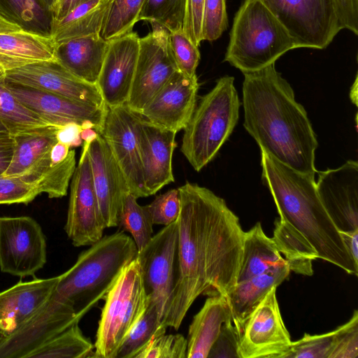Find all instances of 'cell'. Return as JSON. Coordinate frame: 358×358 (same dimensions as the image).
Here are the masks:
<instances>
[{
	"label": "cell",
	"mask_w": 358,
	"mask_h": 358,
	"mask_svg": "<svg viewBox=\"0 0 358 358\" xmlns=\"http://www.w3.org/2000/svg\"><path fill=\"white\" fill-rule=\"evenodd\" d=\"M58 127L48 126L12 134L13 154L5 176H24L57 142Z\"/></svg>",
	"instance_id": "obj_29"
},
{
	"label": "cell",
	"mask_w": 358,
	"mask_h": 358,
	"mask_svg": "<svg viewBox=\"0 0 358 358\" xmlns=\"http://www.w3.org/2000/svg\"><path fill=\"white\" fill-rule=\"evenodd\" d=\"M12 138V134L9 129L4 124H0V141H4Z\"/></svg>",
	"instance_id": "obj_56"
},
{
	"label": "cell",
	"mask_w": 358,
	"mask_h": 358,
	"mask_svg": "<svg viewBox=\"0 0 358 358\" xmlns=\"http://www.w3.org/2000/svg\"><path fill=\"white\" fill-rule=\"evenodd\" d=\"M228 24L225 0H205L202 23L203 41L220 37Z\"/></svg>",
	"instance_id": "obj_44"
},
{
	"label": "cell",
	"mask_w": 358,
	"mask_h": 358,
	"mask_svg": "<svg viewBox=\"0 0 358 358\" xmlns=\"http://www.w3.org/2000/svg\"><path fill=\"white\" fill-rule=\"evenodd\" d=\"M145 0H112L108 10L101 37L109 41L133 31Z\"/></svg>",
	"instance_id": "obj_37"
},
{
	"label": "cell",
	"mask_w": 358,
	"mask_h": 358,
	"mask_svg": "<svg viewBox=\"0 0 358 358\" xmlns=\"http://www.w3.org/2000/svg\"><path fill=\"white\" fill-rule=\"evenodd\" d=\"M60 0H55V3H54V6L50 11V13L52 12V10L55 8V6L57 5V3H59Z\"/></svg>",
	"instance_id": "obj_57"
},
{
	"label": "cell",
	"mask_w": 358,
	"mask_h": 358,
	"mask_svg": "<svg viewBox=\"0 0 358 358\" xmlns=\"http://www.w3.org/2000/svg\"><path fill=\"white\" fill-rule=\"evenodd\" d=\"M274 224L272 238L280 252L287 261L290 271L306 275H313L312 262L317 259L313 248L294 229L279 217L275 220Z\"/></svg>",
	"instance_id": "obj_31"
},
{
	"label": "cell",
	"mask_w": 358,
	"mask_h": 358,
	"mask_svg": "<svg viewBox=\"0 0 358 358\" xmlns=\"http://www.w3.org/2000/svg\"><path fill=\"white\" fill-rule=\"evenodd\" d=\"M142 117L127 103L108 108L100 134L122 171L130 192L147 196L141 159L139 132Z\"/></svg>",
	"instance_id": "obj_12"
},
{
	"label": "cell",
	"mask_w": 358,
	"mask_h": 358,
	"mask_svg": "<svg viewBox=\"0 0 358 358\" xmlns=\"http://www.w3.org/2000/svg\"><path fill=\"white\" fill-rule=\"evenodd\" d=\"M234 82L229 76L218 79L184 129L180 151L198 172L215 158L237 124L241 103Z\"/></svg>",
	"instance_id": "obj_6"
},
{
	"label": "cell",
	"mask_w": 358,
	"mask_h": 358,
	"mask_svg": "<svg viewBox=\"0 0 358 358\" xmlns=\"http://www.w3.org/2000/svg\"><path fill=\"white\" fill-rule=\"evenodd\" d=\"M131 193L123 198L118 217V226L129 232L138 251L142 250L152 237L153 222L147 206H141Z\"/></svg>",
	"instance_id": "obj_34"
},
{
	"label": "cell",
	"mask_w": 358,
	"mask_h": 358,
	"mask_svg": "<svg viewBox=\"0 0 358 358\" xmlns=\"http://www.w3.org/2000/svg\"><path fill=\"white\" fill-rule=\"evenodd\" d=\"M358 311L345 324L334 330V338L329 358H357Z\"/></svg>",
	"instance_id": "obj_42"
},
{
	"label": "cell",
	"mask_w": 358,
	"mask_h": 358,
	"mask_svg": "<svg viewBox=\"0 0 358 358\" xmlns=\"http://www.w3.org/2000/svg\"><path fill=\"white\" fill-rule=\"evenodd\" d=\"M83 128L76 122H69L59 126L56 130V138L58 142L64 143L71 148L83 144L80 133Z\"/></svg>",
	"instance_id": "obj_49"
},
{
	"label": "cell",
	"mask_w": 358,
	"mask_h": 358,
	"mask_svg": "<svg viewBox=\"0 0 358 358\" xmlns=\"http://www.w3.org/2000/svg\"><path fill=\"white\" fill-rule=\"evenodd\" d=\"M343 29L358 34V0H335Z\"/></svg>",
	"instance_id": "obj_48"
},
{
	"label": "cell",
	"mask_w": 358,
	"mask_h": 358,
	"mask_svg": "<svg viewBox=\"0 0 358 358\" xmlns=\"http://www.w3.org/2000/svg\"><path fill=\"white\" fill-rule=\"evenodd\" d=\"M3 337L2 334L0 333V338Z\"/></svg>",
	"instance_id": "obj_60"
},
{
	"label": "cell",
	"mask_w": 358,
	"mask_h": 358,
	"mask_svg": "<svg viewBox=\"0 0 358 358\" xmlns=\"http://www.w3.org/2000/svg\"><path fill=\"white\" fill-rule=\"evenodd\" d=\"M6 82L99 107L106 104L96 85L68 71L57 59L28 64L6 71Z\"/></svg>",
	"instance_id": "obj_13"
},
{
	"label": "cell",
	"mask_w": 358,
	"mask_h": 358,
	"mask_svg": "<svg viewBox=\"0 0 358 358\" xmlns=\"http://www.w3.org/2000/svg\"><path fill=\"white\" fill-rule=\"evenodd\" d=\"M89 0H60L50 13L51 21L62 18L75 7Z\"/></svg>",
	"instance_id": "obj_50"
},
{
	"label": "cell",
	"mask_w": 358,
	"mask_h": 358,
	"mask_svg": "<svg viewBox=\"0 0 358 358\" xmlns=\"http://www.w3.org/2000/svg\"><path fill=\"white\" fill-rule=\"evenodd\" d=\"M94 187L87 153L78 162L71 180L70 197L64 230L76 247L90 246L99 241L106 229Z\"/></svg>",
	"instance_id": "obj_14"
},
{
	"label": "cell",
	"mask_w": 358,
	"mask_h": 358,
	"mask_svg": "<svg viewBox=\"0 0 358 358\" xmlns=\"http://www.w3.org/2000/svg\"><path fill=\"white\" fill-rule=\"evenodd\" d=\"M0 120L9 129L11 134L19 131L51 125L23 105L9 91L4 76L0 78Z\"/></svg>",
	"instance_id": "obj_35"
},
{
	"label": "cell",
	"mask_w": 358,
	"mask_h": 358,
	"mask_svg": "<svg viewBox=\"0 0 358 358\" xmlns=\"http://www.w3.org/2000/svg\"><path fill=\"white\" fill-rule=\"evenodd\" d=\"M13 154V138L0 141V176L8 168Z\"/></svg>",
	"instance_id": "obj_51"
},
{
	"label": "cell",
	"mask_w": 358,
	"mask_h": 358,
	"mask_svg": "<svg viewBox=\"0 0 358 358\" xmlns=\"http://www.w3.org/2000/svg\"><path fill=\"white\" fill-rule=\"evenodd\" d=\"M46 238L29 216L0 217V270L13 276L34 275L47 262Z\"/></svg>",
	"instance_id": "obj_10"
},
{
	"label": "cell",
	"mask_w": 358,
	"mask_h": 358,
	"mask_svg": "<svg viewBox=\"0 0 358 358\" xmlns=\"http://www.w3.org/2000/svg\"><path fill=\"white\" fill-rule=\"evenodd\" d=\"M276 288L268 292L245 322L240 358H280L289 349L292 341L280 314Z\"/></svg>",
	"instance_id": "obj_15"
},
{
	"label": "cell",
	"mask_w": 358,
	"mask_h": 358,
	"mask_svg": "<svg viewBox=\"0 0 358 358\" xmlns=\"http://www.w3.org/2000/svg\"><path fill=\"white\" fill-rule=\"evenodd\" d=\"M150 24L152 31L139 38L138 59L127 102L138 113L178 71L170 49L169 31L157 22Z\"/></svg>",
	"instance_id": "obj_9"
},
{
	"label": "cell",
	"mask_w": 358,
	"mask_h": 358,
	"mask_svg": "<svg viewBox=\"0 0 358 358\" xmlns=\"http://www.w3.org/2000/svg\"><path fill=\"white\" fill-rule=\"evenodd\" d=\"M205 0H186L183 31L196 45L202 39V23Z\"/></svg>",
	"instance_id": "obj_47"
},
{
	"label": "cell",
	"mask_w": 358,
	"mask_h": 358,
	"mask_svg": "<svg viewBox=\"0 0 358 358\" xmlns=\"http://www.w3.org/2000/svg\"><path fill=\"white\" fill-rule=\"evenodd\" d=\"M112 0H89L72 9L59 20H52L50 36L59 43L101 34Z\"/></svg>",
	"instance_id": "obj_27"
},
{
	"label": "cell",
	"mask_w": 358,
	"mask_h": 358,
	"mask_svg": "<svg viewBox=\"0 0 358 358\" xmlns=\"http://www.w3.org/2000/svg\"><path fill=\"white\" fill-rule=\"evenodd\" d=\"M288 266L273 269L236 282L226 295L232 323L241 336L252 312L273 287H277L289 275Z\"/></svg>",
	"instance_id": "obj_24"
},
{
	"label": "cell",
	"mask_w": 358,
	"mask_h": 358,
	"mask_svg": "<svg viewBox=\"0 0 358 358\" xmlns=\"http://www.w3.org/2000/svg\"><path fill=\"white\" fill-rule=\"evenodd\" d=\"M0 13L23 29L50 35L51 17L34 0H0Z\"/></svg>",
	"instance_id": "obj_36"
},
{
	"label": "cell",
	"mask_w": 358,
	"mask_h": 358,
	"mask_svg": "<svg viewBox=\"0 0 358 358\" xmlns=\"http://www.w3.org/2000/svg\"><path fill=\"white\" fill-rule=\"evenodd\" d=\"M165 334L152 336L135 358H187V339L179 334Z\"/></svg>",
	"instance_id": "obj_40"
},
{
	"label": "cell",
	"mask_w": 358,
	"mask_h": 358,
	"mask_svg": "<svg viewBox=\"0 0 358 358\" xmlns=\"http://www.w3.org/2000/svg\"><path fill=\"white\" fill-rule=\"evenodd\" d=\"M178 191L177 278L162 320L176 330L199 295L226 296L236 284L245 236L222 198L189 182Z\"/></svg>",
	"instance_id": "obj_1"
},
{
	"label": "cell",
	"mask_w": 358,
	"mask_h": 358,
	"mask_svg": "<svg viewBox=\"0 0 358 358\" xmlns=\"http://www.w3.org/2000/svg\"><path fill=\"white\" fill-rule=\"evenodd\" d=\"M34 1L50 16L55 0H34Z\"/></svg>",
	"instance_id": "obj_55"
},
{
	"label": "cell",
	"mask_w": 358,
	"mask_h": 358,
	"mask_svg": "<svg viewBox=\"0 0 358 358\" xmlns=\"http://www.w3.org/2000/svg\"><path fill=\"white\" fill-rule=\"evenodd\" d=\"M107 46L100 34H92L56 44L55 57L73 75L96 85Z\"/></svg>",
	"instance_id": "obj_23"
},
{
	"label": "cell",
	"mask_w": 358,
	"mask_h": 358,
	"mask_svg": "<svg viewBox=\"0 0 358 358\" xmlns=\"http://www.w3.org/2000/svg\"><path fill=\"white\" fill-rule=\"evenodd\" d=\"M243 126L260 150L315 178L318 143L307 113L275 64L244 73Z\"/></svg>",
	"instance_id": "obj_3"
},
{
	"label": "cell",
	"mask_w": 358,
	"mask_h": 358,
	"mask_svg": "<svg viewBox=\"0 0 358 358\" xmlns=\"http://www.w3.org/2000/svg\"><path fill=\"white\" fill-rule=\"evenodd\" d=\"M4 76V71L0 67V78Z\"/></svg>",
	"instance_id": "obj_58"
},
{
	"label": "cell",
	"mask_w": 358,
	"mask_h": 358,
	"mask_svg": "<svg viewBox=\"0 0 358 358\" xmlns=\"http://www.w3.org/2000/svg\"><path fill=\"white\" fill-rule=\"evenodd\" d=\"M317 173L318 196L338 230H358L357 162L350 159L336 169Z\"/></svg>",
	"instance_id": "obj_16"
},
{
	"label": "cell",
	"mask_w": 358,
	"mask_h": 358,
	"mask_svg": "<svg viewBox=\"0 0 358 358\" xmlns=\"http://www.w3.org/2000/svg\"><path fill=\"white\" fill-rule=\"evenodd\" d=\"M340 233L350 255L358 265V230Z\"/></svg>",
	"instance_id": "obj_52"
},
{
	"label": "cell",
	"mask_w": 358,
	"mask_h": 358,
	"mask_svg": "<svg viewBox=\"0 0 358 358\" xmlns=\"http://www.w3.org/2000/svg\"><path fill=\"white\" fill-rule=\"evenodd\" d=\"M18 24L8 20L0 13V33L10 32L20 30Z\"/></svg>",
	"instance_id": "obj_54"
},
{
	"label": "cell",
	"mask_w": 358,
	"mask_h": 358,
	"mask_svg": "<svg viewBox=\"0 0 358 358\" xmlns=\"http://www.w3.org/2000/svg\"><path fill=\"white\" fill-rule=\"evenodd\" d=\"M294 48L288 31L260 0H244L234 18L224 61L244 74L275 64Z\"/></svg>",
	"instance_id": "obj_5"
},
{
	"label": "cell",
	"mask_w": 358,
	"mask_h": 358,
	"mask_svg": "<svg viewBox=\"0 0 358 358\" xmlns=\"http://www.w3.org/2000/svg\"><path fill=\"white\" fill-rule=\"evenodd\" d=\"M170 49L178 71L187 76H195L200 60V52L185 34L183 29L169 32Z\"/></svg>",
	"instance_id": "obj_39"
},
{
	"label": "cell",
	"mask_w": 358,
	"mask_h": 358,
	"mask_svg": "<svg viewBox=\"0 0 358 358\" xmlns=\"http://www.w3.org/2000/svg\"><path fill=\"white\" fill-rule=\"evenodd\" d=\"M76 164L74 149H71L66 159L57 163L51 161L50 152L22 178L34 184L41 194L45 193L49 198H61L67 194Z\"/></svg>",
	"instance_id": "obj_30"
},
{
	"label": "cell",
	"mask_w": 358,
	"mask_h": 358,
	"mask_svg": "<svg viewBox=\"0 0 358 358\" xmlns=\"http://www.w3.org/2000/svg\"><path fill=\"white\" fill-rule=\"evenodd\" d=\"M261 166L262 181L271 192L279 218L310 245L317 259L357 276L358 265L322 205L315 178L295 171L262 150Z\"/></svg>",
	"instance_id": "obj_4"
},
{
	"label": "cell",
	"mask_w": 358,
	"mask_h": 358,
	"mask_svg": "<svg viewBox=\"0 0 358 358\" xmlns=\"http://www.w3.org/2000/svg\"><path fill=\"white\" fill-rule=\"evenodd\" d=\"M186 0H145L138 21L157 22L169 32L183 29Z\"/></svg>",
	"instance_id": "obj_38"
},
{
	"label": "cell",
	"mask_w": 358,
	"mask_h": 358,
	"mask_svg": "<svg viewBox=\"0 0 358 358\" xmlns=\"http://www.w3.org/2000/svg\"><path fill=\"white\" fill-rule=\"evenodd\" d=\"M147 206L154 224L167 226L176 222L180 210L178 189H172L157 196Z\"/></svg>",
	"instance_id": "obj_45"
},
{
	"label": "cell",
	"mask_w": 358,
	"mask_h": 358,
	"mask_svg": "<svg viewBox=\"0 0 358 358\" xmlns=\"http://www.w3.org/2000/svg\"><path fill=\"white\" fill-rule=\"evenodd\" d=\"M55 46L50 35L23 29L0 33V67L5 72L31 63L56 59Z\"/></svg>",
	"instance_id": "obj_25"
},
{
	"label": "cell",
	"mask_w": 358,
	"mask_h": 358,
	"mask_svg": "<svg viewBox=\"0 0 358 358\" xmlns=\"http://www.w3.org/2000/svg\"><path fill=\"white\" fill-rule=\"evenodd\" d=\"M0 124H4L1 120H0ZM6 125V124H5Z\"/></svg>",
	"instance_id": "obj_59"
},
{
	"label": "cell",
	"mask_w": 358,
	"mask_h": 358,
	"mask_svg": "<svg viewBox=\"0 0 358 358\" xmlns=\"http://www.w3.org/2000/svg\"><path fill=\"white\" fill-rule=\"evenodd\" d=\"M286 266L289 268L287 261L282 257L273 239L265 234L260 222L245 231L243 256L236 282Z\"/></svg>",
	"instance_id": "obj_28"
},
{
	"label": "cell",
	"mask_w": 358,
	"mask_h": 358,
	"mask_svg": "<svg viewBox=\"0 0 358 358\" xmlns=\"http://www.w3.org/2000/svg\"><path fill=\"white\" fill-rule=\"evenodd\" d=\"M299 48L324 49L343 29L335 0H260Z\"/></svg>",
	"instance_id": "obj_8"
},
{
	"label": "cell",
	"mask_w": 358,
	"mask_h": 358,
	"mask_svg": "<svg viewBox=\"0 0 358 358\" xmlns=\"http://www.w3.org/2000/svg\"><path fill=\"white\" fill-rule=\"evenodd\" d=\"M230 320L231 311L226 297L209 296L189 325L187 358H207L222 324Z\"/></svg>",
	"instance_id": "obj_26"
},
{
	"label": "cell",
	"mask_w": 358,
	"mask_h": 358,
	"mask_svg": "<svg viewBox=\"0 0 358 358\" xmlns=\"http://www.w3.org/2000/svg\"><path fill=\"white\" fill-rule=\"evenodd\" d=\"M58 276L20 281L0 292V333L8 337L19 330L45 303Z\"/></svg>",
	"instance_id": "obj_22"
},
{
	"label": "cell",
	"mask_w": 358,
	"mask_h": 358,
	"mask_svg": "<svg viewBox=\"0 0 358 358\" xmlns=\"http://www.w3.org/2000/svg\"><path fill=\"white\" fill-rule=\"evenodd\" d=\"M196 76L176 72L143 108L140 115L150 122L176 133L184 129L196 108Z\"/></svg>",
	"instance_id": "obj_19"
},
{
	"label": "cell",
	"mask_w": 358,
	"mask_h": 358,
	"mask_svg": "<svg viewBox=\"0 0 358 358\" xmlns=\"http://www.w3.org/2000/svg\"><path fill=\"white\" fill-rule=\"evenodd\" d=\"M148 301L157 308L161 319L171 299L177 278L178 226L176 221L152 236L137 252Z\"/></svg>",
	"instance_id": "obj_11"
},
{
	"label": "cell",
	"mask_w": 358,
	"mask_h": 358,
	"mask_svg": "<svg viewBox=\"0 0 358 358\" xmlns=\"http://www.w3.org/2000/svg\"><path fill=\"white\" fill-rule=\"evenodd\" d=\"M139 38L132 31L108 41L96 86L108 108L127 102L138 59Z\"/></svg>",
	"instance_id": "obj_18"
},
{
	"label": "cell",
	"mask_w": 358,
	"mask_h": 358,
	"mask_svg": "<svg viewBox=\"0 0 358 358\" xmlns=\"http://www.w3.org/2000/svg\"><path fill=\"white\" fill-rule=\"evenodd\" d=\"M176 134L142 117L139 143L147 196L155 194L164 186L174 181L172 157L176 147Z\"/></svg>",
	"instance_id": "obj_21"
},
{
	"label": "cell",
	"mask_w": 358,
	"mask_h": 358,
	"mask_svg": "<svg viewBox=\"0 0 358 358\" xmlns=\"http://www.w3.org/2000/svg\"><path fill=\"white\" fill-rule=\"evenodd\" d=\"M9 91L26 107L48 124L59 127L76 122L83 129L101 132L107 106L99 107L73 101L38 90L6 82Z\"/></svg>",
	"instance_id": "obj_17"
},
{
	"label": "cell",
	"mask_w": 358,
	"mask_h": 358,
	"mask_svg": "<svg viewBox=\"0 0 358 358\" xmlns=\"http://www.w3.org/2000/svg\"><path fill=\"white\" fill-rule=\"evenodd\" d=\"M103 299L94 357L115 358L124 337L148 304L141 267L136 258L123 267Z\"/></svg>",
	"instance_id": "obj_7"
},
{
	"label": "cell",
	"mask_w": 358,
	"mask_h": 358,
	"mask_svg": "<svg viewBox=\"0 0 358 358\" xmlns=\"http://www.w3.org/2000/svg\"><path fill=\"white\" fill-rule=\"evenodd\" d=\"M98 135L99 133L92 128L82 129L80 137L83 140V150L79 161H82L85 158L91 143L97 138Z\"/></svg>",
	"instance_id": "obj_53"
},
{
	"label": "cell",
	"mask_w": 358,
	"mask_h": 358,
	"mask_svg": "<svg viewBox=\"0 0 358 358\" xmlns=\"http://www.w3.org/2000/svg\"><path fill=\"white\" fill-rule=\"evenodd\" d=\"M40 194L34 184L19 176H0V204H28Z\"/></svg>",
	"instance_id": "obj_43"
},
{
	"label": "cell",
	"mask_w": 358,
	"mask_h": 358,
	"mask_svg": "<svg viewBox=\"0 0 358 358\" xmlns=\"http://www.w3.org/2000/svg\"><path fill=\"white\" fill-rule=\"evenodd\" d=\"M137 252L133 238L123 231L103 236L90 245L73 266L58 275L43 306L19 330L3 339L6 352L13 357L25 358L44 342L78 324L103 299Z\"/></svg>",
	"instance_id": "obj_2"
},
{
	"label": "cell",
	"mask_w": 358,
	"mask_h": 358,
	"mask_svg": "<svg viewBox=\"0 0 358 358\" xmlns=\"http://www.w3.org/2000/svg\"><path fill=\"white\" fill-rule=\"evenodd\" d=\"M334 338V331L319 334L304 336L292 341L289 349L280 358H329Z\"/></svg>",
	"instance_id": "obj_41"
},
{
	"label": "cell",
	"mask_w": 358,
	"mask_h": 358,
	"mask_svg": "<svg viewBox=\"0 0 358 358\" xmlns=\"http://www.w3.org/2000/svg\"><path fill=\"white\" fill-rule=\"evenodd\" d=\"M93 348L78 324H75L36 348L25 358L94 357Z\"/></svg>",
	"instance_id": "obj_32"
},
{
	"label": "cell",
	"mask_w": 358,
	"mask_h": 358,
	"mask_svg": "<svg viewBox=\"0 0 358 358\" xmlns=\"http://www.w3.org/2000/svg\"><path fill=\"white\" fill-rule=\"evenodd\" d=\"M240 338L231 320L224 323L207 358H240Z\"/></svg>",
	"instance_id": "obj_46"
},
{
	"label": "cell",
	"mask_w": 358,
	"mask_h": 358,
	"mask_svg": "<svg viewBox=\"0 0 358 358\" xmlns=\"http://www.w3.org/2000/svg\"><path fill=\"white\" fill-rule=\"evenodd\" d=\"M166 328L157 307L148 301L144 313L122 341L115 358H135L152 336L165 334Z\"/></svg>",
	"instance_id": "obj_33"
},
{
	"label": "cell",
	"mask_w": 358,
	"mask_h": 358,
	"mask_svg": "<svg viewBox=\"0 0 358 358\" xmlns=\"http://www.w3.org/2000/svg\"><path fill=\"white\" fill-rule=\"evenodd\" d=\"M87 153L106 227H117L122 199L130 192L127 181L100 134L92 141Z\"/></svg>",
	"instance_id": "obj_20"
}]
</instances>
